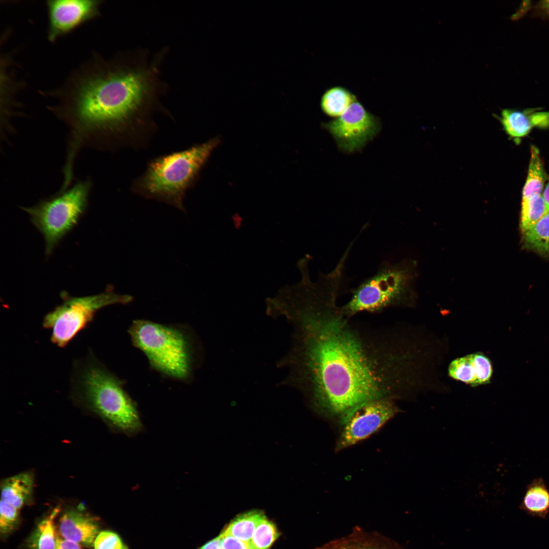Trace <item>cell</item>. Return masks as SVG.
<instances>
[{"instance_id":"e0dca14e","label":"cell","mask_w":549,"mask_h":549,"mask_svg":"<svg viewBox=\"0 0 549 549\" xmlns=\"http://www.w3.org/2000/svg\"><path fill=\"white\" fill-rule=\"evenodd\" d=\"M60 511L56 507L37 525L27 540L29 549H56L57 536L54 520Z\"/></svg>"},{"instance_id":"4316f807","label":"cell","mask_w":549,"mask_h":549,"mask_svg":"<svg viewBox=\"0 0 549 549\" xmlns=\"http://www.w3.org/2000/svg\"><path fill=\"white\" fill-rule=\"evenodd\" d=\"M94 546V549H129L117 534L109 530L99 533Z\"/></svg>"},{"instance_id":"277c9868","label":"cell","mask_w":549,"mask_h":549,"mask_svg":"<svg viewBox=\"0 0 549 549\" xmlns=\"http://www.w3.org/2000/svg\"><path fill=\"white\" fill-rule=\"evenodd\" d=\"M220 142L215 138L185 150L152 160L132 185V191L147 199L185 211L184 199Z\"/></svg>"},{"instance_id":"4dcf8cb0","label":"cell","mask_w":549,"mask_h":549,"mask_svg":"<svg viewBox=\"0 0 549 549\" xmlns=\"http://www.w3.org/2000/svg\"><path fill=\"white\" fill-rule=\"evenodd\" d=\"M198 549H223L221 534L208 541Z\"/></svg>"},{"instance_id":"5bb4252c","label":"cell","mask_w":549,"mask_h":549,"mask_svg":"<svg viewBox=\"0 0 549 549\" xmlns=\"http://www.w3.org/2000/svg\"><path fill=\"white\" fill-rule=\"evenodd\" d=\"M34 484V476L30 472L9 477L2 483L1 500L19 509L30 501Z\"/></svg>"},{"instance_id":"f1b7e54d","label":"cell","mask_w":549,"mask_h":549,"mask_svg":"<svg viewBox=\"0 0 549 549\" xmlns=\"http://www.w3.org/2000/svg\"><path fill=\"white\" fill-rule=\"evenodd\" d=\"M534 8L536 14L549 18V1H540Z\"/></svg>"},{"instance_id":"52a82bcc","label":"cell","mask_w":549,"mask_h":549,"mask_svg":"<svg viewBox=\"0 0 549 549\" xmlns=\"http://www.w3.org/2000/svg\"><path fill=\"white\" fill-rule=\"evenodd\" d=\"M92 186L89 179L81 180L33 206L21 208L30 216L32 223L42 234L47 256L52 253L85 213Z\"/></svg>"},{"instance_id":"9c48e42d","label":"cell","mask_w":549,"mask_h":549,"mask_svg":"<svg viewBox=\"0 0 549 549\" xmlns=\"http://www.w3.org/2000/svg\"><path fill=\"white\" fill-rule=\"evenodd\" d=\"M338 148L347 153L360 150L381 129L380 119L368 111L358 100L339 117L323 123Z\"/></svg>"},{"instance_id":"9a60e30c","label":"cell","mask_w":549,"mask_h":549,"mask_svg":"<svg viewBox=\"0 0 549 549\" xmlns=\"http://www.w3.org/2000/svg\"><path fill=\"white\" fill-rule=\"evenodd\" d=\"M520 508L530 516L545 519L549 513V490L541 478L528 485Z\"/></svg>"},{"instance_id":"8992f818","label":"cell","mask_w":549,"mask_h":549,"mask_svg":"<svg viewBox=\"0 0 549 549\" xmlns=\"http://www.w3.org/2000/svg\"><path fill=\"white\" fill-rule=\"evenodd\" d=\"M134 346L141 350L155 370L184 380L190 375L191 344L181 329L148 320H137L129 329Z\"/></svg>"},{"instance_id":"83f0119b","label":"cell","mask_w":549,"mask_h":549,"mask_svg":"<svg viewBox=\"0 0 549 549\" xmlns=\"http://www.w3.org/2000/svg\"><path fill=\"white\" fill-rule=\"evenodd\" d=\"M220 534L223 549H253L250 542L224 534L222 532Z\"/></svg>"},{"instance_id":"4fadbf2b","label":"cell","mask_w":549,"mask_h":549,"mask_svg":"<svg viewBox=\"0 0 549 549\" xmlns=\"http://www.w3.org/2000/svg\"><path fill=\"white\" fill-rule=\"evenodd\" d=\"M499 118L507 134L515 138L526 136L534 127L549 126V111L537 109H504Z\"/></svg>"},{"instance_id":"6da1fadb","label":"cell","mask_w":549,"mask_h":549,"mask_svg":"<svg viewBox=\"0 0 549 549\" xmlns=\"http://www.w3.org/2000/svg\"><path fill=\"white\" fill-rule=\"evenodd\" d=\"M342 290L325 281L298 302L300 364L313 408L342 424L369 402L395 399L405 382L408 354L391 328L370 326L343 314Z\"/></svg>"},{"instance_id":"5b68a950","label":"cell","mask_w":549,"mask_h":549,"mask_svg":"<svg viewBox=\"0 0 549 549\" xmlns=\"http://www.w3.org/2000/svg\"><path fill=\"white\" fill-rule=\"evenodd\" d=\"M417 263L411 258L384 261L377 271L352 289L350 300L341 306L347 317L362 312L378 313L395 306L411 304L416 298Z\"/></svg>"},{"instance_id":"30bf717a","label":"cell","mask_w":549,"mask_h":549,"mask_svg":"<svg viewBox=\"0 0 549 549\" xmlns=\"http://www.w3.org/2000/svg\"><path fill=\"white\" fill-rule=\"evenodd\" d=\"M394 399H381L364 404L355 410L342 424L336 446L339 451L369 438L398 412Z\"/></svg>"},{"instance_id":"d4e9b609","label":"cell","mask_w":549,"mask_h":549,"mask_svg":"<svg viewBox=\"0 0 549 549\" xmlns=\"http://www.w3.org/2000/svg\"><path fill=\"white\" fill-rule=\"evenodd\" d=\"M19 509L2 500L0 504V531L6 534L12 532L19 521Z\"/></svg>"},{"instance_id":"2e32d148","label":"cell","mask_w":549,"mask_h":549,"mask_svg":"<svg viewBox=\"0 0 549 549\" xmlns=\"http://www.w3.org/2000/svg\"><path fill=\"white\" fill-rule=\"evenodd\" d=\"M356 101L357 97L350 90L343 86L336 85L329 87L323 93L320 106L324 114L333 119L341 116Z\"/></svg>"},{"instance_id":"484cf974","label":"cell","mask_w":549,"mask_h":549,"mask_svg":"<svg viewBox=\"0 0 549 549\" xmlns=\"http://www.w3.org/2000/svg\"><path fill=\"white\" fill-rule=\"evenodd\" d=\"M470 355L475 368L476 385L490 382L493 374V367L489 358L480 353Z\"/></svg>"},{"instance_id":"7c38bea8","label":"cell","mask_w":549,"mask_h":549,"mask_svg":"<svg viewBox=\"0 0 549 549\" xmlns=\"http://www.w3.org/2000/svg\"><path fill=\"white\" fill-rule=\"evenodd\" d=\"M58 531L64 539L92 547L100 532L98 521L76 509L67 511L59 520Z\"/></svg>"},{"instance_id":"d6986e66","label":"cell","mask_w":549,"mask_h":549,"mask_svg":"<svg viewBox=\"0 0 549 549\" xmlns=\"http://www.w3.org/2000/svg\"><path fill=\"white\" fill-rule=\"evenodd\" d=\"M317 549H400L378 537L362 534L331 542Z\"/></svg>"},{"instance_id":"f546056e","label":"cell","mask_w":549,"mask_h":549,"mask_svg":"<svg viewBox=\"0 0 549 549\" xmlns=\"http://www.w3.org/2000/svg\"><path fill=\"white\" fill-rule=\"evenodd\" d=\"M56 549H82L81 545L73 541L58 537Z\"/></svg>"},{"instance_id":"44dd1931","label":"cell","mask_w":549,"mask_h":549,"mask_svg":"<svg viewBox=\"0 0 549 549\" xmlns=\"http://www.w3.org/2000/svg\"><path fill=\"white\" fill-rule=\"evenodd\" d=\"M523 233L527 248L542 254H549V211Z\"/></svg>"},{"instance_id":"cb8c5ba5","label":"cell","mask_w":549,"mask_h":549,"mask_svg":"<svg viewBox=\"0 0 549 549\" xmlns=\"http://www.w3.org/2000/svg\"><path fill=\"white\" fill-rule=\"evenodd\" d=\"M278 535L275 525L265 516L256 527L250 543L253 549H269Z\"/></svg>"},{"instance_id":"3957f363","label":"cell","mask_w":549,"mask_h":549,"mask_svg":"<svg viewBox=\"0 0 549 549\" xmlns=\"http://www.w3.org/2000/svg\"><path fill=\"white\" fill-rule=\"evenodd\" d=\"M70 384L73 394L117 431L131 436L142 430L137 405L123 382L93 354L75 362Z\"/></svg>"},{"instance_id":"7402d4cb","label":"cell","mask_w":549,"mask_h":549,"mask_svg":"<svg viewBox=\"0 0 549 549\" xmlns=\"http://www.w3.org/2000/svg\"><path fill=\"white\" fill-rule=\"evenodd\" d=\"M548 211L541 194L522 202L521 228L524 232Z\"/></svg>"},{"instance_id":"7a4b0ae2","label":"cell","mask_w":549,"mask_h":549,"mask_svg":"<svg viewBox=\"0 0 549 549\" xmlns=\"http://www.w3.org/2000/svg\"><path fill=\"white\" fill-rule=\"evenodd\" d=\"M160 56L133 52L106 57L94 53L45 95L49 109L69 128L73 144L113 147L144 126L166 85Z\"/></svg>"},{"instance_id":"ac0fdd59","label":"cell","mask_w":549,"mask_h":549,"mask_svg":"<svg viewBox=\"0 0 549 549\" xmlns=\"http://www.w3.org/2000/svg\"><path fill=\"white\" fill-rule=\"evenodd\" d=\"M531 155L527 177L522 193V201L541 194L545 179V173L538 149L531 147Z\"/></svg>"},{"instance_id":"ba28073f","label":"cell","mask_w":549,"mask_h":549,"mask_svg":"<svg viewBox=\"0 0 549 549\" xmlns=\"http://www.w3.org/2000/svg\"><path fill=\"white\" fill-rule=\"evenodd\" d=\"M62 303L47 313L43 326L51 330V342L64 348L82 330L93 321L97 312L102 308L113 304H127L133 297L118 294L110 288L98 294L76 297L62 292Z\"/></svg>"},{"instance_id":"1f68e13d","label":"cell","mask_w":549,"mask_h":549,"mask_svg":"<svg viewBox=\"0 0 549 549\" xmlns=\"http://www.w3.org/2000/svg\"><path fill=\"white\" fill-rule=\"evenodd\" d=\"M542 196L546 205L547 211H549V182L546 186L545 189L543 191Z\"/></svg>"},{"instance_id":"603a6c76","label":"cell","mask_w":549,"mask_h":549,"mask_svg":"<svg viewBox=\"0 0 549 549\" xmlns=\"http://www.w3.org/2000/svg\"><path fill=\"white\" fill-rule=\"evenodd\" d=\"M448 374L454 379L476 385V370L470 354L453 360L449 365Z\"/></svg>"},{"instance_id":"8fae6325","label":"cell","mask_w":549,"mask_h":549,"mask_svg":"<svg viewBox=\"0 0 549 549\" xmlns=\"http://www.w3.org/2000/svg\"><path fill=\"white\" fill-rule=\"evenodd\" d=\"M100 0H48L47 38L54 43L81 25L101 15Z\"/></svg>"},{"instance_id":"ffe728a7","label":"cell","mask_w":549,"mask_h":549,"mask_svg":"<svg viewBox=\"0 0 549 549\" xmlns=\"http://www.w3.org/2000/svg\"><path fill=\"white\" fill-rule=\"evenodd\" d=\"M265 516L256 511L242 514L231 521L222 533L250 542L256 527Z\"/></svg>"}]
</instances>
